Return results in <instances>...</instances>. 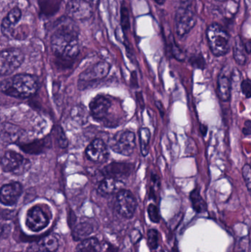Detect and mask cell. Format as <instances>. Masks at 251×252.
<instances>
[{
  "mask_svg": "<svg viewBox=\"0 0 251 252\" xmlns=\"http://www.w3.org/2000/svg\"><path fill=\"white\" fill-rule=\"evenodd\" d=\"M79 31L75 21L67 17L60 22L51 38V47L57 59L71 62L80 53Z\"/></svg>",
  "mask_w": 251,
  "mask_h": 252,
  "instance_id": "obj_1",
  "label": "cell"
},
{
  "mask_svg": "<svg viewBox=\"0 0 251 252\" xmlns=\"http://www.w3.org/2000/svg\"><path fill=\"white\" fill-rule=\"evenodd\" d=\"M1 92L18 98H28L38 90V79L29 74H18L1 83Z\"/></svg>",
  "mask_w": 251,
  "mask_h": 252,
  "instance_id": "obj_2",
  "label": "cell"
},
{
  "mask_svg": "<svg viewBox=\"0 0 251 252\" xmlns=\"http://www.w3.org/2000/svg\"><path fill=\"white\" fill-rule=\"evenodd\" d=\"M207 38L211 51L215 56H225L229 51V35L218 24H212L208 28Z\"/></svg>",
  "mask_w": 251,
  "mask_h": 252,
  "instance_id": "obj_3",
  "label": "cell"
},
{
  "mask_svg": "<svg viewBox=\"0 0 251 252\" xmlns=\"http://www.w3.org/2000/svg\"><path fill=\"white\" fill-rule=\"evenodd\" d=\"M109 145L115 153L129 157L135 149V134L130 130H121L113 135L110 139Z\"/></svg>",
  "mask_w": 251,
  "mask_h": 252,
  "instance_id": "obj_4",
  "label": "cell"
},
{
  "mask_svg": "<svg viewBox=\"0 0 251 252\" xmlns=\"http://www.w3.org/2000/svg\"><path fill=\"white\" fill-rule=\"evenodd\" d=\"M1 167L6 173L22 175L30 167V161L15 151H9L1 157Z\"/></svg>",
  "mask_w": 251,
  "mask_h": 252,
  "instance_id": "obj_5",
  "label": "cell"
},
{
  "mask_svg": "<svg viewBox=\"0 0 251 252\" xmlns=\"http://www.w3.org/2000/svg\"><path fill=\"white\" fill-rule=\"evenodd\" d=\"M25 56L19 49L9 48L0 55V73L1 76L10 75L22 64Z\"/></svg>",
  "mask_w": 251,
  "mask_h": 252,
  "instance_id": "obj_6",
  "label": "cell"
},
{
  "mask_svg": "<svg viewBox=\"0 0 251 252\" xmlns=\"http://www.w3.org/2000/svg\"><path fill=\"white\" fill-rule=\"evenodd\" d=\"M175 22L177 34L180 37H183L187 35L194 28L197 22V17L190 7H180L176 12Z\"/></svg>",
  "mask_w": 251,
  "mask_h": 252,
  "instance_id": "obj_7",
  "label": "cell"
},
{
  "mask_svg": "<svg viewBox=\"0 0 251 252\" xmlns=\"http://www.w3.org/2000/svg\"><path fill=\"white\" fill-rule=\"evenodd\" d=\"M50 219V216L42 207L34 206L27 213L25 224L29 230L34 232H40L47 227Z\"/></svg>",
  "mask_w": 251,
  "mask_h": 252,
  "instance_id": "obj_8",
  "label": "cell"
},
{
  "mask_svg": "<svg viewBox=\"0 0 251 252\" xmlns=\"http://www.w3.org/2000/svg\"><path fill=\"white\" fill-rule=\"evenodd\" d=\"M111 66L106 62H99L91 67L80 75L78 85L80 89H84V86H87L91 83L100 81L107 76L110 71Z\"/></svg>",
  "mask_w": 251,
  "mask_h": 252,
  "instance_id": "obj_9",
  "label": "cell"
},
{
  "mask_svg": "<svg viewBox=\"0 0 251 252\" xmlns=\"http://www.w3.org/2000/svg\"><path fill=\"white\" fill-rule=\"evenodd\" d=\"M66 14L73 21H85L93 15V8L86 0H69L66 6Z\"/></svg>",
  "mask_w": 251,
  "mask_h": 252,
  "instance_id": "obj_10",
  "label": "cell"
},
{
  "mask_svg": "<svg viewBox=\"0 0 251 252\" xmlns=\"http://www.w3.org/2000/svg\"><path fill=\"white\" fill-rule=\"evenodd\" d=\"M115 207L119 216L131 219L137 210V201L130 191L121 189L116 195Z\"/></svg>",
  "mask_w": 251,
  "mask_h": 252,
  "instance_id": "obj_11",
  "label": "cell"
},
{
  "mask_svg": "<svg viewBox=\"0 0 251 252\" xmlns=\"http://www.w3.org/2000/svg\"><path fill=\"white\" fill-rule=\"evenodd\" d=\"M112 107V101L109 97L98 95L90 103V114L96 121H104L109 116V111Z\"/></svg>",
  "mask_w": 251,
  "mask_h": 252,
  "instance_id": "obj_12",
  "label": "cell"
},
{
  "mask_svg": "<svg viewBox=\"0 0 251 252\" xmlns=\"http://www.w3.org/2000/svg\"><path fill=\"white\" fill-rule=\"evenodd\" d=\"M22 185L19 182H11L3 185L0 191V201L5 206H13L17 203L22 193Z\"/></svg>",
  "mask_w": 251,
  "mask_h": 252,
  "instance_id": "obj_13",
  "label": "cell"
},
{
  "mask_svg": "<svg viewBox=\"0 0 251 252\" xmlns=\"http://www.w3.org/2000/svg\"><path fill=\"white\" fill-rule=\"evenodd\" d=\"M87 158L94 162H103L109 156L107 146L101 139H95L91 142L85 150Z\"/></svg>",
  "mask_w": 251,
  "mask_h": 252,
  "instance_id": "obj_14",
  "label": "cell"
},
{
  "mask_svg": "<svg viewBox=\"0 0 251 252\" xmlns=\"http://www.w3.org/2000/svg\"><path fill=\"white\" fill-rule=\"evenodd\" d=\"M94 222L88 219L75 220L72 223V235L75 241H84L94 232Z\"/></svg>",
  "mask_w": 251,
  "mask_h": 252,
  "instance_id": "obj_15",
  "label": "cell"
},
{
  "mask_svg": "<svg viewBox=\"0 0 251 252\" xmlns=\"http://www.w3.org/2000/svg\"><path fill=\"white\" fill-rule=\"evenodd\" d=\"M122 185L123 182L120 179L113 176H106L99 185L97 192L102 196L113 195L115 192H119L121 190Z\"/></svg>",
  "mask_w": 251,
  "mask_h": 252,
  "instance_id": "obj_16",
  "label": "cell"
},
{
  "mask_svg": "<svg viewBox=\"0 0 251 252\" xmlns=\"http://www.w3.org/2000/svg\"><path fill=\"white\" fill-rule=\"evenodd\" d=\"M232 83L230 77L226 74L221 73L218 77L217 94L223 102H228L231 99Z\"/></svg>",
  "mask_w": 251,
  "mask_h": 252,
  "instance_id": "obj_17",
  "label": "cell"
},
{
  "mask_svg": "<svg viewBox=\"0 0 251 252\" xmlns=\"http://www.w3.org/2000/svg\"><path fill=\"white\" fill-rule=\"evenodd\" d=\"M21 132L16 126L3 124L1 126V140L3 143H11L19 139Z\"/></svg>",
  "mask_w": 251,
  "mask_h": 252,
  "instance_id": "obj_18",
  "label": "cell"
},
{
  "mask_svg": "<svg viewBox=\"0 0 251 252\" xmlns=\"http://www.w3.org/2000/svg\"><path fill=\"white\" fill-rule=\"evenodd\" d=\"M131 170V165L123 163H113L108 166L106 169V176H113L116 179H121L124 176H128Z\"/></svg>",
  "mask_w": 251,
  "mask_h": 252,
  "instance_id": "obj_19",
  "label": "cell"
},
{
  "mask_svg": "<svg viewBox=\"0 0 251 252\" xmlns=\"http://www.w3.org/2000/svg\"><path fill=\"white\" fill-rule=\"evenodd\" d=\"M190 201H191L192 206L193 210L198 213H206L208 210V206L206 201L203 199V197L200 195V189L198 188H195L190 195Z\"/></svg>",
  "mask_w": 251,
  "mask_h": 252,
  "instance_id": "obj_20",
  "label": "cell"
},
{
  "mask_svg": "<svg viewBox=\"0 0 251 252\" xmlns=\"http://www.w3.org/2000/svg\"><path fill=\"white\" fill-rule=\"evenodd\" d=\"M21 18H22V11L20 9L19 7H14L12 9L1 22V28L2 32H4V31H9L12 27L16 25L20 21Z\"/></svg>",
  "mask_w": 251,
  "mask_h": 252,
  "instance_id": "obj_21",
  "label": "cell"
},
{
  "mask_svg": "<svg viewBox=\"0 0 251 252\" xmlns=\"http://www.w3.org/2000/svg\"><path fill=\"white\" fill-rule=\"evenodd\" d=\"M233 56L234 60L239 65L246 64L247 62V53L245 48V44H243L240 36H237L234 41L233 47Z\"/></svg>",
  "mask_w": 251,
  "mask_h": 252,
  "instance_id": "obj_22",
  "label": "cell"
},
{
  "mask_svg": "<svg viewBox=\"0 0 251 252\" xmlns=\"http://www.w3.org/2000/svg\"><path fill=\"white\" fill-rule=\"evenodd\" d=\"M101 245L97 238H88L77 246L75 252H101Z\"/></svg>",
  "mask_w": 251,
  "mask_h": 252,
  "instance_id": "obj_23",
  "label": "cell"
},
{
  "mask_svg": "<svg viewBox=\"0 0 251 252\" xmlns=\"http://www.w3.org/2000/svg\"><path fill=\"white\" fill-rule=\"evenodd\" d=\"M41 252H56L58 249V241L54 235L44 237L38 243Z\"/></svg>",
  "mask_w": 251,
  "mask_h": 252,
  "instance_id": "obj_24",
  "label": "cell"
},
{
  "mask_svg": "<svg viewBox=\"0 0 251 252\" xmlns=\"http://www.w3.org/2000/svg\"><path fill=\"white\" fill-rule=\"evenodd\" d=\"M150 131L147 127H142L139 130L140 146L143 157H146L149 153V144L150 141Z\"/></svg>",
  "mask_w": 251,
  "mask_h": 252,
  "instance_id": "obj_25",
  "label": "cell"
},
{
  "mask_svg": "<svg viewBox=\"0 0 251 252\" xmlns=\"http://www.w3.org/2000/svg\"><path fill=\"white\" fill-rule=\"evenodd\" d=\"M72 115L74 119L81 123V124H84L87 122V118H88V112L84 106H77L74 108L72 112Z\"/></svg>",
  "mask_w": 251,
  "mask_h": 252,
  "instance_id": "obj_26",
  "label": "cell"
},
{
  "mask_svg": "<svg viewBox=\"0 0 251 252\" xmlns=\"http://www.w3.org/2000/svg\"><path fill=\"white\" fill-rule=\"evenodd\" d=\"M147 245L151 250H156L159 247V232L154 229L147 232Z\"/></svg>",
  "mask_w": 251,
  "mask_h": 252,
  "instance_id": "obj_27",
  "label": "cell"
},
{
  "mask_svg": "<svg viewBox=\"0 0 251 252\" xmlns=\"http://www.w3.org/2000/svg\"><path fill=\"white\" fill-rule=\"evenodd\" d=\"M121 25L123 31H128L130 28L129 11L125 4L121 7Z\"/></svg>",
  "mask_w": 251,
  "mask_h": 252,
  "instance_id": "obj_28",
  "label": "cell"
},
{
  "mask_svg": "<svg viewBox=\"0 0 251 252\" xmlns=\"http://www.w3.org/2000/svg\"><path fill=\"white\" fill-rule=\"evenodd\" d=\"M147 213L149 219L152 222L155 223H159L161 220L160 213L159 209L154 204H151L147 207Z\"/></svg>",
  "mask_w": 251,
  "mask_h": 252,
  "instance_id": "obj_29",
  "label": "cell"
},
{
  "mask_svg": "<svg viewBox=\"0 0 251 252\" xmlns=\"http://www.w3.org/2000/svg\"><path fill=\"white\" fill-rule=\"evenodd\" d=\"M242 174H243L245 183H246L248 190L251 196V165L250 164H246L243 166Z\"/></svg>",
  "mask_w": 251,
  "mask_h": 252,
  "instance_id": "obj_30",
  "label": "cell"
},
{
  "mask_svg": "<svg viewBox=\"0 0 251 252\" xmlns=\"http://www.w3.org/2000/svg\"><path fill=\"white\" fill-rule=\"evenodd\" d=\"M241 90L243 94H244L246 98H251V80H243L241 83Z\"/></svg>",
  "mask_w": 251,
  "mask_h": 252,
  "instance_id": "obj_31",
  "label": "cell"
},
{
  "mask_svg": "<svg viewBox=\"0 0 251 252\" xmlns=\"http://www.w3.org/2000/svg\"><path fill=\"white\" fill-rule=\"evenodd\" d=\"M190 63L193 66L197 68V69H204L205 65H206L204 59L200 56H195V57H193V59H190Z\"/></svg>",
  "mask_w": 251,
  "mask_h": 252,
  "instance_id": "obj_32",
  "label": "cell"
},
{
  "mask_svg": "<svg viewBox=\"0 0 251 252\" xmlns=\"http://www.w3.org/2000/svg\"><path fill=\"white\" fill-rule=\"evenodd\" d=\"M243 134L246 135V136H251V121H246L245 122L244 126H243Z\"/></svg>",
  "mask_w": 251,
  "mask_h": 252,
  "instance_id": "obj_33",
  "label": "cell"
},
{
  "mask_svg": "<svg viewBox=\"0 0 251 252\" xmlns=\"http://www.w3.org/2000/svg\"><path fill=\"white\" fill-rule=\"evenodd\" d=\"M245 48H246V53L251 57V41H248L245 43Z\"/></svg>",
  "mask_w": 251,
  "mask_h": 252,
  "instance_id": "obj_34",
  "label": "cell"
},
{
  "mask_svg": "<svg viewBox=\"0 0 251 252\" xmlns=\"http://www.w3.org/2000/svg\"><path fill=\"white\" fill-rule=\"evenodd\" d=\"M200 130L201 132V134L203 135V136H206V135L207 134L208 132V127L204 124H200Z\"/></svg>",
  "mask_w": 251,
  "mask_h": 252,
  "instance_id": "obj_35",
  "label": "cell"
},
{
  "mask_svg": "<svg viewBox=\"0 0 251 252\" xmlns=\"http://www.w3.org/2000/svg\"><path fill=\"white\" fill-rule=\"evenodd\" d=\"M154 1L159 4H163L166 1V0H154Z\"/></svg>",
  "mask_w": 251,
  "mask_h": 252,
  "instance_id": "obj_36",
  "label": "cell"
},
{
  "mask_svg": "<svg viewBox=\"0 0 251 252\" xmlns=\"http://www.w3.org/2000/svg\"><path fill=\"white\" fill-rule=\"evenodd\" d=\"M91 1H92L94 4H97L99 3V1H100V0H91Z\"/></svg>",
  "mask_w": 251,
  "mask_h": 252,
  "instance_id": "obj_37",
  "label": "cell"
},
{
  "mask_svg": "<svg viewBox=\"0 0 251 252\" xmlns=\"http://www.w3.org/2000/svg\"><path fill=\"white\" fill-rule=\"evenodd\" d=\"M217 1H226V0H217Z\"/></svg>",
  "mask_w": 251,
  "mask_h": 252,
  "instance_id": "obj_38",
  "label": "cell"
}]
</instances>
